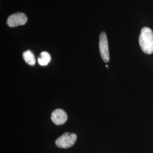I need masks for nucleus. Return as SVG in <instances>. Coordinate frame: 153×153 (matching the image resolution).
Here are the masks:
<instances>
[{
    "instance_id": "8",
    "label": "nucleus",
    "mask_w": 153,
    "mask_h": 153,
    "mask_svg": "<svg viewBox=\"0 0 153 153\" xmlns=\"http://www.w3.org/2000/svg\"><path fill=\"white\" fill-rule=\"evenodd\" d=\"M106 67H107V68H108V66L107 65H106Z\"/></svg>"
},
{
    "instance_id": "1",
    "label": "nucleus",
    "mask_w": 153,
    "mask_h": 153,
    "mask_svg": "<svg viewBox=\"0 0 153 153\" xmlns=\"http://www.w3.org/2000/svg\"><path fill=\"white\" fill-rule=\"evenodd\" d=\"M139 43L142 51L148 55L153 53V31L151 28H142L139 36Z\"/></svg>"
},
{
    "instance_id": "5",
    "label": "nucleus",
    "mask_w": 153,
    "mask_h": 153,
    "mask_svg": "<svg viewBox=\"0 0 153 153\" xmlns=\"http://www.w3.org/2000/svg\"><path fill=\"white\" fill-rule=\"evenodd\" d=\"M68 120V115L62 109H56L52 113L51 120L57 126L62 125L65 123Z\"/></svg>"
},
{
    "instance_id": "3",
    "label": "nucleus",
    "mask_w": 153,
    "mask_h": 153,
    "mask_svg": "<svg viewBox=\"0 0 153 153\" xmlns=\"http://www.w3.org/2000/svg\"><path fill=\"white\" fill-rule=\"evenodd\" d=\"M99 51L101 57L105 62H108L109 61V49L107 36L106 33L102 32L99 36Z\"/></svg>"
},
{
    "instance_id": "4",
    "label": "nucleus",
    "mask_w": 153,
    "mask_h": 153,
    "mask_svg": "<svg viewBox=\"0 0 153 153\" xmlns=\"http://www.w3.org/2000/svg\"><path fill=\"white\" fill-rule=\"evenodd\" d=\"M27 22V17L23 13H16L11 15L7 20V25L10 27L25 25Z\"/></svg>"
},
{
    "instance_id": "2",
    "label": "nucleus",
    "mask_w": 153,
    "mask_h": 153,
    "mask_svg": "<svg viewBox=\"0 0 153 153\" xmlns=\"http://www.w3.org/2000/svg\"><path fill=\"white\" fill-rule=\"evenodd\" d=\"M77 136L75 133L66 132L56 140V145L59 148L68 149L74 145Z\"/></svg>"
},
{
    "instance_id": "6",
    "label": "nucleus",
    "mask_w": 153,
    "mask_h": 153,
    "mask_svg": "<svg viewBox=\"0 0 153 153\" xmlns=\"http://www.w3.org/2000/svg\"><path fill=\"white\" fill-rule=\"evenodd\" d=\"M51 60V56L47 52H42L40 53V56L38 57V59L39 64L42 66L47 65Z\"/></svg>"
},
{
    "instance_id": "7",
    "label": "nucleus",
    "mask_w": 153,
    "mask_h": 153,
    "mask_svg": "<svg viewBox=\"0 0 153 153\" xmlns=\"http://www.w3.org/2000/svg\"><path fill=\"white\" fill-rule=\"evenodd\" d=\"M23 57L24 60L30 65H34L35 64L36 60L34 55L31 51L28 50L25 52L23 54Z\"/></svg>"
}]
</instances>
